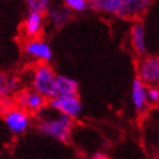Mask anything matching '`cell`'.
Wrapping results in <instances>:
<instances>
[{
	"label": "cell",
	"instance_id": "cell-5",
	"mask_svg": "<svg viewBox=\"0 0 159 159\" xmlns=\"http://www.w3.org/2000/svg\"><path fill=\"white\" fill-rule=\"evenodd\" d=\"M138 77L148 86L159 84V56L143 57L138 64Z\"/></svg>",
	"mask_w": 159,
	"mask_h": 159
},
{
	"label": "cell",
	"instance_id": "cell-1",
	"mask_svg": "<svg viewBox=\"0 0 159 159\" xmlns=\"http://www.w3.org/2000/svg\"><path fill=\"white\" fill-rule=\"evenodd\" d=\"M38 114V129L41 134L59 142H67L73 129V117L60 113L51 106H43Z\"/></svg>",
	"mask_w": 159,
	"mask_h": 159
},
{
	"label": "cell",
	"instance_id": "cell-14",
	"mask_svg": "<svg viewBox=\"0 0 159 159\" xmlns=\"http://www.w3.org/2000/svg\"><path fill=\"white\" fill-rule=\"evenodd\" d=\"M131 42L133 49L138 55H144L147 52L146 30L142 24L136 23L131 29Z\"/></svg>",
	"mask_w": 159,
	"mask_h": 159
},
{
	"label": "cell",
	"instance_id": "cell-3",
	"mask_svg": "<svg viewBox=\"0 0 159 159\" xmlns=\"http://www.w3.org/2000/svg\"><path fill=\"white\" fill-rule=\"evenodd\" d=\"M56 74L52 67L48 63L39 64L33 72L32 89L41 93L47 99H52L57 96L56 89Z\"/></svg>",
	"mask_w": 159,
	"mask_h": 159
},
{
	"label": "cell",
	"instance_id": "cell-6",
	"mask_svg": "<svg viewBox=\"0 0 159 159\" xmlns=\"http://www.w3.org/2000/svg\"><path fill=\"white\" fill-rule=\"evenodd\" d=\"M14 98H15V103L17 107L23 108L27 111H33V113H37L38 110H40L43 106L47 105L46 97L42 96L34 89L20 90Z\"/></svg>",
	"mask_w": 159,
	"mask_h": 159
},
{
	"label": "cell",
	"instance_id": "cell-4",
	"mask_svg": "<svg viewBox=\"0 0 159 159\" xmlns=\"http://www.w3.org/2000/svg\"><path fill=\"white\" fill-rule=\"evenodd\" d=\"M3 119L7 127L15 135L26 132L31 124L29 111L17 106L7 108L3 114Z\"/></svg>",
	"mask_w": 159,
	"mask_h": 159
},
{
	"label": "cell",
	"instance_id": "cell-11",
	"mask_svg": "<svg viewBox=\"0 0 159 159\" xmlns=\"http://www.w3.org/2000/svg\"><path fill=\"white\" fill-rule=\"evenodd\" d=\"M72 10L68 9L66 6L64 7H49L47 10V17L52 24L53 27L59 30L64 27L66 24H68L72 20Z\"/></svg>",
	"mask_w": 159,
	"mask_h": 159
},
{
	"label": "cell",
	"instance_id": "cell-8",
	"mask_svg": "<svg viewBox=\"0 0 159 159\" xmlns=\"http://www.w3.org/2000/svg\"><path fill=\"white\" fill-rule=\"evenodd\" d=\"M24 52L26 56L33 58V59L40 60L43 63H48L52 59V50L47 42L42 40H29L24 44Z\"/></svg>",
	"mask_w": 159,
	"mask_h": 159
},
{
	"label": "cell",
	"instance_id": "cell-19",
	"mask_svg": "<svg viewBox=\"0 0 159 159\" xmlns=\"http://www.w3.org/2000/svg\"><path fill=\"white\" fill-rule=\"evenodd\" d=\"M91 158L92 159H107L108 158V156H107L105 152H101V151H98V152H94L91 156Z\"/></svg>",
	"mask_w": 159,
	"mask_h": 159
},
{
	"label": "cell",
	"instance_id": "cell-10",
	"mask_svg": "<svg viewBox=\"0 0 159 159\" xmlns=\"http://www.w3.org/2000/svg\"><path fill=\"white\" fill-rule=\"evenodd\" d=\"M20 77L0 72V100H9L20 92Z\"/></svg>",
	"mask_w": 159,
	"mask_h": 159
},
{
	"label": "cell",
	"instance_id": "cell-15",
	"mask_svg": "<svg viewBox=\"0 0 159 159\" xmlns=\"http://www.w3.org/2000/svg\"><path fill=\"white\" fill-rule=\"evenodd\" d=\"M51 0H26V6L29 11H37L44 14L49 9Z\"/></svg>",
	"mask_w": 159,
	"mask_h": 159
},
{
	"label": "cell",
	"instance_id": "cell-16",
	"mask_svg": "<svg viewBox=\"0 0 159 159\" xmlns=\"http://www.w3.org/2000/svg\"><path fill=\"white\" fill-rule=\"evenodd\" d=\"M64 6L74 13H82L89 8V0H64Z\"/></svg>",
	"mask_w": 159,
	"mask_h": 159
},
{
	"label": "cell",
	"instance_id": "cell-17",
	"mask_svg": "<svg viewBox=\"0 0 159 159\" xmlns=\"http://www.w3.org/2000/svg\"><path fill=\"white\" fill-rule=\"evenodd\" d=\"M148 100L151 103L159 102V88L157 85L148 86Z\"/></svg>",
	"mask_w": 159,
	"mask_h": 159
},
{
	"label": "cell",
	"instance_id": "cell-9",
	"mask_svg": "<svg viewBox=\"0 0 159 159\" xmlns=\"http://www.w3.org/2000/svg\"><path fill=\"white\" fill-rule=\"evenodd\" d=\"M147 84L139 77H135L132 82L131 88V99L133 107L138 113H143L146 110L149 100H148V88Z\"/></svg>",
	"mask_w": 159,
	"mask_h": 159
},
{
	"label": "cell",
	"instance_id": "cell-13",
	"mask_svg": "<svg viewBox=\"0 0 159 159\" xmlns=\"http://www.w3.org/2000/svg\"><path fill=\"white\" fill-rule=\"evenodd\" d=\"M57 96H79V82L65 75L56 76Z\"/></svg>",
	"mask_w": 159,
	"mask_h": 159
},
{
	"label": "cell",
	"instance_id": "cell-2",
	"mask_svg": "<svg viewBox=\"0 0 159 159\" xmlns=\"http://www.w3.org/2000/svg\"><path fill=\"white\" fill-rule=\"evenodd\" d=\"M151 0H101V11L119 18L133 20L146 14Z\"/></svg>",
	"mask_w": 159,
	"mask_h": 159
},
{
	"label": "cell",
	"instance_id": "cell-7",
	"mask_svg": "<svg viewBox=\"0 0 159 159\" xmlns=\"http://www.w3.org/2000/svg\"><path fill=\"white\" fill-rule=\"evenodd\" d=\"M49 106L73 118L79 116L83 109L79 96H56L50 99Z\"/></svg>",
	"mask_w": 159,
	"mask_h": 159
},
{
	"label": "cell",
	"instance_id": "cell-12",
	"mask_svg": "<svg viewBox=\"0 0 159 159\" xmlns=\"http://www.w3.org/2000/svg\"><path fill=\"white\" fill-rule=\"evenodd\" d=\"M43 20H44L43 14L29 11L23 24V31L25 35L29 38H37L42 31Z\"/></svg>",
	"mask_w": 159,
	"mask_h": 159
},
{
	"label": "cell",
	"instance_id": "cell-18",
	"mask_svg": "<svg viewBox=\"0 0 159 159\" xmlns=\"http://www.w3.org/2000/svg\"><path fill=\"white\" fill-rule=\"evenodd\" d=\"M89 8L93 11H101V0H89Z\"/></svg>",
	"mask_w": 159,
	"mask_h": 159
}]
</instances>
